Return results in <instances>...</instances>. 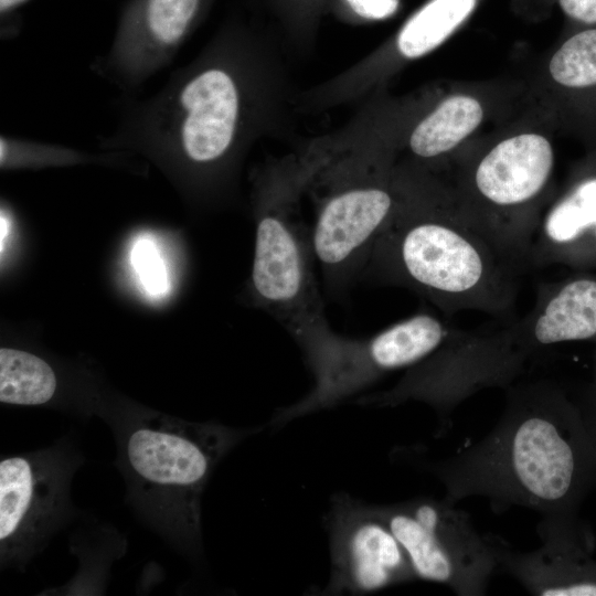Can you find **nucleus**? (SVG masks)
I'll return each instance as SVG.
<instances>
[{"label":"nucleus","mask_w":596,"mask_h":596,"mask_svg":"<svg viewBox=\"0 0 596 596\" xmlns=\"http://www.w3.org/2000/svg\"><path fill=\"white\" fill-rule=\"evenodd\" d=\"M524 269L454 207H398L361 278L407 288L445 313L503 316Z\"/></svg>","instance_id":"2"},{"label":"nucleus","mask_w":596,"mask_h":596,"mask_svg":"<svg viewBox=\"0 0 596 596\" xmlns=\"http://www.w3.org/2000/svg\"><path fill=\"white\" fill-rule=\"evenodd\" d=\"M352 10L366 19H385L392 15L397 7V0H345Z\"/></svg>","instance_id":"20"},{"label":"nucleus","mask_w":596,"mask_h":596,"mask_svg":"<svg viewBox=\"0 0 596 596\" xmlns=\"http://www.w3.org/2000/svg\"><path fill=\"white\" fill-rule=\"evenodd\" d=\"M459 330L419 311L368 338H347L332 329L301 348L313 374L312 389L279 408L273 425L336 406L386 374L407 370L443 347Z\"/></svg>","instance_id":"4"},{"label":"nucleus","mask_w":596,"mask_h":596,"mask_svg":"<svg viewBox=\"0 0 596 596\" xmlns=\"http://www.w3.org/2000/svg\"><path fill=\"white\" fill-rule=\"evenodd\" d=\"M206 0H125L108 50L91 70L125 95H137L168 67L199 22Z\"/></svg>","instance_id":"9"},{"label":"nucleus","mask_w":596,"mask_h":596,"mask_svg":"<svg viewBox=\"0 0 596 596\" xmlns=\"http://www.w3.org/2000/svg\"><path fill=\"white\" fill-rule=\"evenodd\" d=\"M30 0H0V33L2 40L14 39L22 30L21 8Z\"/></svg>","instance_id":"19"},{"label":"nucleus","mask_w":596,"mask_h":596,"mask_svg":"<svg viewBox=\"0 0 596 596\" xmlns=\"http://www.w3.org/2000/svg\"><path fill=\"white\" fill-rule=\"evenodd\" d=\"M483 115L479 99L465 94L451 95L416 126L409 147L421 158L443 156L470 136Z\"/></svg>","instance_id":"15"},{"label":"nucleus","mask_w":596,"mask_h":596,"mask_svg":"<svg viewBox=\"0 0 596 596\" xmlns=\"http://www.w3.org/2000/svg\"><path fill=\"white\" fill-rule=\"evenodd\" d=\"M596 453V394L586 402L577 403Z\"/></svg>","instance_id":"22"},{"label":"nucleus","mask_w":596,"mask_h":596,"mask_svg":"<svg viewBox=\"0 0 596 596\" xmlns=\"http://www.w3.org/2000/svg\"><path fill=\"white\" fill-rule=\"evenodd\" d=\"M554 168V150L538 132H522L496 143L473 166L469 199L455 210L504 254L528 268L539 219L534 205Z\"/></svg>","instance_id":"5"},{"label":"nucleus","mask_w":596,"mask_h":596,"mask_svg":"<svg viewBox=\"0 0 596 596\" xmlns=\"http://www.w3.org/2000/svg\"><path fill=\"white\" fill-rule=\"evenodd\" d=\"M587 234L596 240V174L578 180L539 219L529 249V266L546 267L565 259Z\"/></svg>","instance_id":"13"},{"label":"nucleus","mask_w":596,"mask_h":596,"mask_svg":"<svg viewBox=\"0 0 596 596\" xmlns=\"http://www.w3.org/2000/svg\"><path fill=\"white\" fill-rule=\"evenodd\" d=\"M542 545L531 552L510 549L486 534L498 566L538 596H596L595 536L578 513L542 514L538 524Z\"/></svg>","instance_id":"11"},{"label":"nucleus","mask_w":596,"mask_h":596,"mask_svg":"<svg viewBox=\"0 0 596 596\" xmlns=\"http://www.w3.org/2000/svg\"><path fill=\"white\" fill-rule=\"evenodd\" d=\"M75 460L61 449L3 458L0 462V556L23 564L66 514Z\"/></svg>","instance_id":"8"},{"label":"nucleus","mask_w":596,"mask_h":596,"mask_svg":"<svg viewBox=\"0 0 596 596\" xmlns=\"http://www.w3.org/2000/svg\"><path fill=\"white\" fill-rule=\"evenodd\" d=\"M558 3L572 20L596 26V0H558Z\"/></svg>","instance_id":"21"},{"label":"nucleus","mask_w":596,"mask_h":596,"mask_svg":"<svg viewBox=\"0 0 596 596\" xmlns=\"http://www.w3.org/2000/svg\"><path fill=\"white\" fill-rule=\"evenodd\" d=\"M511 328L529 356L552 344L595 337L596 279L541 285L534 308Z\"/></svg>","instance_id":"12"},{"label":"nucleus","mask_w":596,"mask_h":596,"mask_svg":"<svg viewBox=\"0 0 596 596\" xmlns=\"http://www.w3.org/2000/svg\"><path fill=\"white\" fill-rule=\"evenodd\" d=\"M57 387L53 369L43 359L22 350L0 349V401L35 406L52 400Z\"/></svg>","instance_id":"16"},{"label":"nucleus","mask_w":596,"mask_h":596,"mask_svg":"<svg viewBox=\"0 0 596 596\" xmlns=\"http://www.w3.org/2000/svg\"><path fill=\"white\" fill-rule=\"evenodd\" d=\"M551 79L575 102L578 114L596 124V26L568 36L549 62Z\"/></svg>","instance_id":"14"},{"label":"nucleus","mask_w":596,"mask_h":596,"mask_svg":"<svg viewBox=\"0 0 596 596\" xmlns=\"http://www.w3.org/2000/svg\"><path fill=\"white\" fill-rule=\"evenodd\" d=\"M477 0H430L403 26L400 52L408 58L427 54L440 45L473 11Z\"/></svg>","instance_id":"17"},{"label":"nucleus","mask_w":596,"mask_h":596,"mask_svg":"<svg viewBox=\"0 0 596 596\" xmlns=\"http://www.w3.org/2000/svg\"><path fill=\"white\" fill-rule=\"evenodd\" d=\"M529 359L511 326L491 332L458 331L436 352L405 370L394 386L358 403L385 407L418 401L430 405L448 425L460 402L486 387L510 386Z\"/></svg>","instance_id":"6"},{"label":"nucleus","mask_w":596,"mask_h":596,"mask_svg":"<svg viewBox=\"0 0 596 596\" xmlns=\"http://www.w3.org/2000/svg\"><path fill=\"white\" fill-rule=\"evenodd\" d=\"M247 434L162 416L131 422L121 444L131 496L163 532L196 546L203 489L220 459Z\"/></svg>","instance_id":"3"},{"label":"nucleus","mask_w":596,"mask_h":596,"mask_svg":"<svg viewBox=\"0 0 596 596\" xmlns=\"http://www.w3.org/2000/svg\"><path fill=\"white\" fill-rule=\"evenodd\" d=\"M131 260L143 286L150 294L157 295L166 290L164 267L150 241L140 240L136 243Z\"/></svg>","instance_id":"18"},{"label":"nucleus","mask_w":596,"mask_h":596,"mask_svg":"<svg viewBox=\"0 0 596 596\" xmlns=\"http://www.w3.org/2000/svg\"><path fill=\"white\" fill-rule=\"evenodd\" d=\"M328 523L331 576L324 594H365L416 579L406 552L379 505L338 493Z\"/></svg>","instance_id":"10"},{"label":"nucleus","mask_w":596,"mask_h":596,"mask_svg":"<svg viewBox=\"0 0 596 596\" xmlns=\"http://www.w3.org/2000/svg\"><path fill=\"white\" fill-rule=\"evenodd\" d=\"M430 469L454 505L481 496L499 510L578 513L596 487V453L579 407L546 380L508 386L493 429Z\"/></svg>","instance_id":"1"},{"label":"nucleus","mask_w":596,"mask_h":596,"mask_svg":"<svg viewBox=\"0 0 596 596\" xmlns=\"http://www.w3.org/2000/svg\"><path fill=\"white\" fill-rule=\"evenodd\" d=\"M402 544L416 578L448 586L460 596H482L498 567L492 547L469 515L427 497L379 505Z\"/></svg>","instance_id":"7"}]
</instances>
